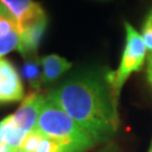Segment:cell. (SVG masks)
I'll use <instances>...</instances> for the list:
<instances>
[{"label":"cell","mask_w":152,"mask_h":152,"mask_svg":"<svg viewBox=\"0 0 152 152\" xmlns=\"http://www.w3.org/2000/svg\"><path fill=\"white\" fill-rule=\"evenodd\" d=\"M46 97L63 109L96 143L110 140L118 129V102L105 77L79 75L61 83Z\"/></svg>","instance_id":"6da1fadb"},{"label":"cell","mask_w":152,"mask_h":152,"mask_svg":"<svg viewBox=\"0 0 152 152\" xmlns=\"http://www.w3.org/2000/svg\"><path fill=\"white\" fill-rule=\"evenodd\" d=\"M35 129L59 143L64 152H86L97 143L54 102L46 97Z\"/></svg>","instance_id":"7a4b0ae2"},{"label":"cell","mask_w":152,"mask_h":152,"mask_svg":"<svg viewBox=\"0 0 152 152\" xmlns=\"http://www.w3.org/2000/svg\"><path fill=\"white\" fill-rule=\"evenodd\" d=\"M124 28L125 43L118 68L114 71H108L105 76L113 96L117 102L125 82L134 72L141 70L148 56L147 46L141 33L137 32L129 22L124 23Z\"/></svg>","instance_id":"3957f363"},{"label":"cell","mask_w":152,"mask_h":152,"mask_svg":"<svg viewBox=\"0 0 152 152\" xmlns=\"http://www.w3.org/2000/svg\"><path fill=\"white\" fill-rule=\"evenodd\" d=\"M24 99V87L16 68L0 58V104L20 102Z\"/></svg>","instance_id":"277c9868"},{"label":"cell","mask_w":152,"mask_h":152,"mask_svg":"<svg viewBox=\"0 0 152 152\" xmlns=\"http://www.w3.org/2000/svg\"><path fill=\"white\" fill-rule=\"evenodd\" d=\"M46 96L37 91L28 94L27 97L24 98L20 107L12 114L17 126L25 133H28L35 129L37 117L45 103Z\"/></svg>","instance_id":"5b68a950"},{"label":"cell","mask_w":152,"mask_h":152,"mask_svg":"<svg viewBox=\"0 0 152 152\" xmlns=\"http://www.w3.org/2000/svg\"><path fill=\"white\" fill-rule=\"evenodd\" d=\"M0 2L16 18L18 33L37 19L46 16L43 8L34 0H0Z\"/></svg>","instance_id":"8992f818"},{"label":"cell","mask_w":152,"mask_h":152,"mask_svg":"<svg viewBox=\"0 0 152 152\" xmlns=\"http://www.w3.org/2000/svg\"><path fill=\"white\" fill-rule=\"evenodd\" d=\"M46 26H48V18L46 16H44L19 33L18 52L22 54L24 59L36 55L38 46L44 36V33L46 31Z\"/></svg>","instance_id":"52a82bcc"},{"label":"cell","mask_w":152,"mask_h":152,"mask_svg":"<svg viewBox=\"0 0 152 152\" xmlns=\"http://www.w3.org/2000/svg\"><path fill=\"white\" fill-rule=\"evenodd\" d=\"M42 68V83H51L56 81L72 66L70 61L58 54H49L41 60Z\"/></svg>","instance_id":"ba28073f"},{"label":"cell","mask_w":152,"mask_h":152,"mask_svg":"<svg viewBox=\"0 0 152 152\" xmlns=\"http://www.w3.org/2000/svg\"><path fill=\"white\" fill-rule=\"evenodd\" d=\"M27 133L23 132L14 120L12 115L0 121V143L17 149Z\"/></svg>","instance_id":"9c48e42d"},{"label":"cell","mask_w":152,"mask_h":152,"mask_svg":"<svg viewBox=\"0 0 152 152\" xmlns=\"http://www.w3.org/2000/svg\"><path fill=\"white\" fill-rule=\"evenodd\" d=\"M23 78L29 83L34 90H38L42 85V68L36 55L25 59L22 66Z\"/></svg>","instance_id":"30bf717a"},{"label":"cell","mask_w":152,"mask_h":152,"mask_svg":"<svg viewBox=\"0 0 152 152\" xmlns=\"http://www.w3.org/2000/svg\"><path fill=\"white\" fill-rule=\"evenodd\" d=\"M12 32H18L16 18L0 2V36Z\"/></svg>","instance_id":"8fae6325"},{"label":"cell","mask_w":152,"mask_h":152,"mask_svg":"<svg viewBox=\"0 0 152 152\" xmlns=\"http://www.w3.org/2000/svg\"><path fill=\"white\" fill-rule=\"evenodd\" d=\"M43 136V134L36 129L28 132L20 143V145L17 148V152H35Z\"/></svg>","instance_id":"7c38bea8"},{"label":"cell","mask_w":152,"mask_h":152,"mask_svg":"<svg viewBox=\"0 0 152 152\" xmlns=\"http://www.w3.org/2000/svg\"><path fill=\"white\" fill-rule=\"evenodd\" d=\"M19 46V33L12 32L7 35L0 36V58L10 53L12 51H18Z\"/></svg>","instance_id":"4fadbf2b"},{"label":"cell","mask_w":152,"mask_h":152,"mask_svg":"<svg viewBox=\"0 0 152 152\" xmlns=\"http://www.w3.org/2000/svg\"><path fill=\"white\" fill-rule=\"evenodd\" d=\"M144 44L147 46L148 53L152 52V8L149 11L147 18L144 20V24L142 26V33H141Z\"/></svg>","instance_id":"5bb4252c"},{"label":"cell","mask_w":152,"mask_h":152,"mask_svg":"<svg viewBox=\"0 0 152 152\" xmlns=\"http://www.w3.org/2000/svg\"><path fill=\"white\" fill-rule=\"evenodd\" d=\"M35 152H64L63 149L61 148L59 143L51 140L46 136H43V139L41 140L38 144L37 149Z\"/></svg>","instance_id":"9a60e30c"},{"label":"cell","mask_w":152,"mask_h":152,"mask_svg":"<svg viewBox=\"0 0 152 152\" xmlns=\"http://www.w3.org/2000/svg\"><path fill=\"white\" fill-rule=\"evenodd\" d=\"M148 82L152 88V52L148 53V69H147Z\"/></svg>","instance_id":"2e32d148"},{"label":"cell","mask_w":152,"mask_h":152,"mask_svg":"<svg viewBox=\"0 0 152 152\" xmlns=\"http://www.w3.org/2000/svg\"><path fill=\"white\" fill-rule=\"evenodd\" d=\"M0 152H17V149H14L7 144L0 143Z\"/></svg>","instance_id":"e0dca14e"},{"label":"cell","mask_w":152,"mask_h":152,"mask_svg":"<svg viewBox=\"0 0 152 152\" xmlns=\"http://www.w3.org/2000/svg\"><path fill=\"white\" fill-rule=\"evenodd\" d=\"M107 152H116V151H114V150H112V149H110V150H108Z\"/></svg>","instance_id":"ac0fdd59"}]
</instances>
